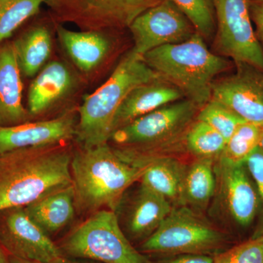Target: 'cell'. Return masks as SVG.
<instances>
[{
  "instance_id": "1",
  "label": "cell",
  "mask_w": 263,
  "mask_h": 263,
  "mask_svg": "<svg viewBox=\"0 0 263 263\" xmlns=\"http://www.w3.org/2000/svg\"><path fill=\"white\" fill-rule=\"evenodd\" d=\"M72 142L0 155V210L27 206L72 185L70 166L75 148Z\"/></svg>"
},
{
  "instance_id": "2",
  "label": "cell",
  "mask_w": 263,
  "mask_h": 263,
  "mask_svg": "<svg viewBox=\"0 0 263 263\" xmlns=\"http://www.w3.org/2000/svg\"><path fill=\"white\" fill-rule=\"evenodd\" d=\"M76 210L117 212L128 189L145 170L122 160L109 143L92 148L76 146L71 162Z\"/></svg>"
},
{
  "instance_id": "3",
  "label": "cell",
  "mask_w": 263,
  "mask_h": 263,
  "mask_svg": "<svg viewBox=\"0 0 263 263\" xmlns=\"http://www.w3.org/2000/svg\"><path fill=\"white\" fill-rule=\"evenodd\" d=\"M159 77L143 57L132 49L124 53L108 79L85 95L79 105L76 145L92 148L108 143L114 117L124 99L137 86Z\"/></svg>"
},
{
  "instance_id": "4",
  "label": "cell",
  "mask_w": 263,
  "mask_h": 263,
  "mask_svg": "<svg viewBox=\"0 0 263 263\" xmlns=\"http://www.w3.org/2000/svg\"><path fill=\"white\" fill-rule=\"evenodd\" d=\"M143 59L161 79L200 108L212 99L214 81L231 67L229 59L211 51L197 32L184 42L155 48Z\"/></svg>"
},
{
  "instance_id": "5",
  "label": "cell",
  "mask_w": 263,
  "mask_h": 263,
  "mask_svg": "<svg viewBox=\"0 0 263 263\" xmlns=\"http://www.w3.org/2000/svg\"><path fill=\"white\" fill-rule=\"evenodd\" d=\"M200 107L187 99L170 103L114 131L108 143L140 155H174L185 149V138Z\"/></svg>"
},
{
  "instance_id": "6",
  "label": "cell",
  "mask_w": 263,
  "mask_h": 263,
  "mask_svg": "<svg viewBox=\"0 0 263 263\" xmlns=\"http://www.w3.org/2000/svg\"><path fill=\"white\" fill-rule=\"evenodd\" d=\"M64 256L101 263H149L124 234L117 213L102 209L76 226L59 246Z\"/></svg>"
},
{
  "instance_id": "7",
  "label": "cell",
  "mask_w": 263,
  "mask_h": 263,
  "mask_svg": "<svg viewBox=\"0 0 263 263\" xmlns=\"http://www.w3.org/2000/svg\"><path fill=\"white\" fill-rule=\"evenodd\" d=\"M228 242V235L216 228L203 213L179 205L173 208L158 229L142 242L141 251L167 256H216Z\"/></svg>"
},
{
  "instance_id": "8",
  "label": "cell",
  "mask_w": 263,
  "mask_h": 263,
  "mask_svg": "<svg viewBox=\"0 0 263 263\" xmlns=\"http://www.w3.org/2000/svg\"><path fill=\"white\" fill-rule=\"evenodd\" d=\"M128 31V30H127ZM125 31H74L58 24L57 41L62 55L79 72L88 88L96 89L108 79L129 50L122 44Z\"/></svg>"
},
{
  "instance_id": "9",
  "label": "cell",
  "mask_w": 263,
  "mask_h": 263,
  "mask_svg": "<svg viewBox=\"0 0 263 263\" xmlns=\"http://www.w3.org/2000/svg\"><path fill=\"white\" fill-rule=\"evenodd\" d=\"M88 90L67 59L55 53L32 79L26 107L33 121L53 119L79 108Z\"/></svg>"
},
{
  "instance_id": "10",
  "label": "cell",
  "mask_w": 263,
  "mask_h": 263,
  "mask_svg": "<svg viewBox=\"0 0 263 263\" xmlns=\"http://www.w3.org/2000/svg\"><path fill=\"white\" fill-rule=\"evenodd\" d=\"M162 0H46L57 23L71 24L80 30L127 31L148 8Z\"/></svg>"
},
{
  "instance_id": "11",
  "label": "cell",
  "mask_w": 263,
  "mask_h": 263,
  "mask_svg": "<svg viewBox=\"0 0 263 263\" xmlns=\"http://www.w3.org/2000/svg\"><path fill=\"white\" fill-rule=\"evenodd\" d=\"M216 33L214 53L263 71V48L254 29L249 0H213Z\"/></svg>"
},
{
  "instance_id": "12",
  "label": "cell",
  "mask_w": 263,
  "mask_h": 263,
  "mask_svg": "<svg viewBox=\"0 0 263 263\" xmlns=\"http://www.w3.org/2000/svg\"><path fill=\"white\" fill-rule=\"evenodd\" d=\"M132 51L143 57L161 46L187 41L196 33L190 21L171 0L148 8L130 24Z\"/></svg>"
},
{
  "instance_id": "13",
  "label": "cell",
  "mask_w": 263,
  "mask_h": 263,
  "mask_svg": "<svg viewBox=\"0 0 263 263\" xmlns=\"http://www.w3.org/2000/svg\"><path fill=\"white\" fill-rule=\"evenodd\" d=\"M214 172V206L232 224L240 228L251 226L258 214L259 200L245 163H228L217 159Z\"/></svg>"
},
{
  "instance_id": "14",
  "label": "cell",
  "mask_w": 263,
  "mask_h": 263,
  "mask_svg": "<svg viewBox=\"0 0 263 263\" xmlns=\"http://www.w3.org/2000/svg\"><path fill=\"white\" fill-rule=\"evenodd\" d=\"M0 243L10 256L24 260L51 263L64 256L24 207L0 210Z\"/></svg>"
},
{
  "instance_id": "15",
  "label": "cell",
  "mask_w": 263,
  "mask_h": 263,
  "mask_svg": "<svg viewBox=\"0 0 263 263\" xmlns=\"http://www.w3.org/2000/svg\"><path fill=\"white\" fill-rule=\"evenodd\" d=\"M234 73L217 78L212 99L226 105L245 122L263 126V71L236 64Z\"/></svg>"
},
{
  "instance_id": "16",
  "label": "cell",
  "mask_w": 263,
  "mask_h": 263,
  "mask_svg": "<svg viewBox=\"0 0 263 263\" xmlns=\"http://www.w3.org/2000/svg\"><path fill=\"white\" fill-rule=\"evenodd\" d=\"M57 25L48 10H41L11 40L24 77L33 79L54 56Z\"/></svg>"
},
{
  "instance_id": "17",
  "label": "cell",
  "mask_w": 263,
  "mask_h": 263,
  "mask_svg": "<svg viewBox=\"0 0 263 263\" xmlns=\"http://www.w3.org/2000/svg\"><path fill=\"white\" fill-rule=\"evenodd\" d=\"M78 109L47 120L0 127V155L21 148L74 141Z\"/></svg>"
},
{
  "instance_id": "18",
  "label": "cell",
  "mask_w": 263,
  "mask_h": 263,
  "mask_svg": "<svg viewBox=\"0 0 263 263\" xmlns=\"http://www.w3.org/2000/svg\"><path fill=\"white\" fill-rule=\"evenodd\" d=\"M114 149L128 163L144 168L141 184L167 199L174 207L181 205L189 164L174 155H140Z\"/></svg>"
},
{
  "instance_id": "19",
  "label": "cell",
  "mask_w": 263,
  "mask_h": 263,
  "mask_svg": "<svg viewBox=\"0 0 263 263\" xmlns=\"http://www.w3.org/2000/svg\"><path fill=\"white\" fill-rule=\"evenodd\" d=\"M22 71L11 40L0 44V127L33 121L23 103Z\"/></svg>"
},
{
  "instance_id": "20",
  "label": "cell",
  "mask_w": 263,
  "mask_h": 263,
  "mask_svg": "<svg viewBox=\"0 0 263 263\" xmlns=\"http://www.w3.org/2000/svg\"><path fill=\"white\" fill-rule=\"evenodd\" d=\"M125 204L124 226L131 238L143 242L158 229L174 205L141 184Z\"/></svg>"
},
{
  "instance_id": "21",
  "label": "cell",
  "mask_w": 263,
  "mask_h": 263,
  "mask_svg": "<svg viewBox=\"0 0 263 263\" xmlns=\"http://www.w3.org/2000/svg\"><path fill=\"white\" fill-rule=\"evenodd\" d=\"M183 99L184 96L178 88L160 77L140 85L132 90L119 107L112 133L138 118Z\"/></svg>"
},
{
  "instance_id": "22",
  "label": "cell",
  "mask_w": 263,
  "mask_h": 263,
  "mask_svg": "<svg viewBox=\"0 0 263 263\" xmlns=\"http://www.w3.org/2000/svg\"><path fill=\"white\" fill-rule=\"evenodd\" d=\"M29 217L48 235L60 231L73 219L76 212L72 185L48 194L24 207Z\"/></svg>"
},
{
  "instance_id": "23",
  "label": "cell",
  "mask_w": 263,
  "mask_h": 263,
  "mask_svg": "<svg viewBox=\"0 0 263 263\" xmlns=\"http://www.w3.org/2000/svg\"><path fill=\"white\" fill-rule=\"evenodd\" d=\"M215 161L196 158L188 164L180 205L201 213L206 210L215 193Z\"/></svg>"
},
{
  "instance_id": "24",
  "label": "cell",
  "mask_w": 263,
  "mask_h": 263,
  "mask_svg": "<svg viewBox=\"0 0 263 263\" xmlns=\"http://www.w3.org/2000/svg\"><path fill=\"white\" fill-rule=\"evenodd\" d=\"M46 0H0V44L41 11Z\"/></svg>"
},
{
  "instance_id": "25",
  "label": "cell",
  "mask_w": 263,
  "mask_h": 263,
  "mask_svg": "<svg viewBox=\"0 0 263 263\" xmlns=\"http://www.w3.org/2000/svg\"><path fill=\"white\" fill-rule=\"evenodd\" d=\"M227 141L214 128L196 119L185 138V149L196 158L217 160Z\"/></svg>"
},
{
  "instance_id": "26",
  "label": "cell",
  "mask_w": 263,
  "mask_h": 263,
  "mask_svg": "<svg viewBox=\"0 0 263 263\" xmlns=\"http://www.w3.org/2000/svg\"><path fill=\"white\" fill-rule=\"evenodd\" d=\"M260 126L245 122L233 133L219 156V160L228 163L242 164L259 145Z\"/></svg>"
},
{
  "instance_id": "27",
  "label": "cell",
  "mask_w": 263,
  "mask_h": 263,
  "mask_svg": "<svg viewBox=\"0 0 263 263\" xmlns=\"http://www.w3.org/2000/svg\"><path fill=\"white\" fill-rule=\"evenodd\" d=\"M187 17L205 41L214 40L216 16L213 0H171Z\"/></svg>"
},
{
  "instance_id": "28",
  "label": "cell",
  "mask_w": 263,
  "mask_h": 263,
  "mask_svg": "<svg viewBox=\"0 0 263 263\" xmlns=\"http://www.w3.org/2000/svg\"><path fill=\"white\" fill-rule=\"evenodd\" d=\"M197 120L206 123L214 128L226 141L241 123L245 122L238 115L215 100L211 99L199 110Z\"/></svg>"
},
{
  "instance_id": "29",
  "label": "cell",
  "mask_w": 263,
  "mask_h": 263,
  "mask_svg": "<svg viewBox=\"0 0 263 263\" xmlns=\"http://www.w3.org/2000/svg\"><path fill=\"white\" fill-rule=\"evenodd\" d=\"M214 263H263V237L251 238L216 254Z\"/></svg>"
},
{
  "instance_id": "30",
  "label": "cell",
  "mask_w": 263,
  "mask_h": 263,
  "mask_svg": "<svg viewBox=\"0 0 263 263\" xmlns=\"http://www.w3.org/2000/svg\"><path fill=\"white\" fill-rule=\"evenodd\" d=\"M253 180L259 200V219L251 238L263 237V150L257 146L245 162Z\"/></svg>"
},
{
  "instance_id": "31",
  "label": "cell",
  "mask_w": 263,
  "mask_h": 263,
  "mask_svg": "<svg viewBox=\"0 0 263 263\" xmlns=\"http://www.w3.org/2000/svg\"><path fill=\"white\" fill-rule=\"evenodd\" d=\"M252 23L255 27V33L263 48V0H249Z\"/></svg>"
},
{
  "instance_id": "32",
  "label": "cell",
  "mask_w": 263,
  "mask_h": 263,
  "mask_svg": "<svg viewBox=\"0 0 263 263\" xmlns=\"http://www.w3.org/2000/svg\"><path fill=\"white\" fill-rule=\"evenodd\" d=\"M149 263H214V257L205 254H179Z\"/></svg>"
},
{
  "instance_id": "33",
  "label": "cell",
  "mask_w": 263,
  "mask_h": 263,
  "mask_svg": "<svg viewBox=\"0 0 263 263\" xmlns=\"http://www.w3.org/2000/svg\"><path fill=\"white\" fill-rule=\"evenodd\" d=\"M51 263H101L97 262V261L90 260V259L71 258V257L62 256L56 260L53 261Z\"/></svg>"
},
{
  "instance_id": "34",
  "label": "cell",
  "mask_w": 263,
  "mask_h": 263,
  "mask_svg": "<svg viewBox=\"0 0 263 263\" xmlns=\"http://www.w3.org/2000/svg\"><path fill=\"white\" fill-rule=\"evenodd\" d=\"M0 263H10L9 254L3 248L0 243Z\"/></svg>"
},
{
  "instance_id": "35",
  "label": "cell",
  "mask_w": 263,
  "mask_h": 263,
  "mask_svg": "<svg viewBox=\"0 0 263 263\" xmlns=\"http://www.w3.org/2000/svg\"><path fill=\"white\" fill-rule=\"evenodd\" d=\"M9 257L10 263H38L32 262V261L24 260V259L16 258V257H11L10 255Z\"/></svg>"
},
{
  "instance_id": "36",
  "label": "cell",
  "mask_w": 263,
  "mask_h": 263,
  "mask_svg": "<svg viewBox=\"0 0 263 263\" xmlns=\"http://www.w3.org/2000/svg\"><path fill=\"white\" fill-rule=\"evenodd\" d=\"M258 146L263 150V126L260 127V135H259Z\"/></svg>"
}]
</instances>
